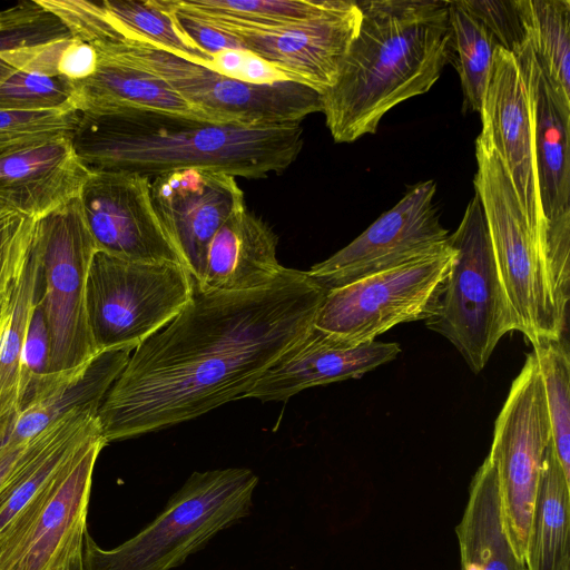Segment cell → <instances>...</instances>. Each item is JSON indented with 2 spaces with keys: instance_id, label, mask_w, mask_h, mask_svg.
Here are the masks:
<instances>
[{
  "instance_id": "obj_9",
  "label": "cell",
  "mask_w": 570,
  "mask_h": 570,
  "mask_svg": "<svg viewBox=\"0 0 570 570\" xmlns=\"http://www.w3.org/2000/svg\"><path fill=\"white\" fill-rule=\"evenodd\" d=\"M195 279L178 263H146L97 250L87 277V313L97 352L135 350L189 302Z\"/></svg>"
},
{
  "instance_id": "obj_5",
  "label": "cell",
  "mask_w": 570,
  "mask_h": 570,
  "mask_svg": "<svg viewBox=\"0 0 570 570\" xmlns=\"http://www.w3.org/2000/svg\"><path fill=\"white\" fill-rule=\"evenodd\" d=\"M475 157V194L517 331L532 345L560 340L567 331V318L554 301L546 244L531 230L501 159L480 135Z\"/></svg>"
},
{
  "instance_id": "obj_33",
  "label": "cell",
  "mask_w": 570,
  "mask_h": 570,
  "mask_svg": "<svg viewBox=\"0 0 570 570\" xmlns=\"http://www.w3.org/2000/svg\"><path fill=\"white\" fill-rule=\"evenodd\" d=\"M546 394L551 441L570 480V356L567 340H544L533 345Z\"/></svg>"
},
{
  "instance_id": "obj_42",
  "label": "cell",
  "mask_w": 570,
  "mask_h": 570,
  "mask_svg": "<svg viewBox=\"0 0 570 570\" xmlns=\"http://www.w3.org/2000/svg\"><path fill=\"white\" fill-rule=\"evenodd\" d=\"M33 438L24 441L7 440L0 445V491L24 460Z\"/></svg>"
},
{
  "instance_id": "obj_43",
  "label": "cell",
  "mask_w": 570,
  "mask_h": 570,
  "mask_svg": "<svg viewBox=\"0 0 570 570\" xmlns=\"http://www.w3.org/2000/svg\"><path fill=\"white\" fill-rule=\"evenodd\" d=\"M246 55V50H223L213 55L212 70L226 77L236 79L240 65Z\"/></svg>"
},
{
  "instance_id": "obj_2",
  "label": "cell",
  "mask_w": 570,
  "mask_h": 570,
  "mask_svg": "<svg viewBox=\"0 0 570 570\" xmlns=\"http://www.w3.org/2000/svg\"><path fill=\"white\" fill-rule=\"evenodd\" d=\"M90 171L156 176L198 168L249 179L282 173L303 147L299 124H216L167 111L120 107L80 112L70 137Z\"/></svg>"
},
{
  "instance_id": "obj_30",
  "label": "cell",
  "mask_w": 570,
  "mask_h": 570,
  "mask_svg": "<svg viewBox=\"0 0 570 570\" xmlns=\"http://www.w3.org/2000/svg\"><path fill=\"white\" fill-rule=\"evenodd\" d=\"M518 6L543 73L570 99V1L518 0Z\"/></svg>"
},
{
  "instance_id": "obj_27",
  "label": "cell",
  "mask_w": 570,
  "mask_h": 570,
  "mask_svg": "<svg viewBox=\"0 0 570 570\" xmlns=\"http://www.w3.org/2000/svg\"><path fill=\"white\" fill-rule=\"evenodd\" d=\"M570 480L552 441L542 463L524 551L527 570H570Z\"/></svg>"
},
{
  "instance_id": "obj_13",
  "label": "cell",
  "mask_w": 570,
  "mask_h": 570,
  "mask_svg": "<svg viewBox=\"0 0 570 570\" xmlns=\"http://www.w3.org/2000/svg\"><path fill=\"white\" fill-rule=\"evenodd\" d=\"M361 22L357 1L332 0L322 13L275 27L206 23L236 38L249 51L292 81L318 92L331 88Z\"/></svg>"
},
{
  "instance_id": "obj_28",
  "label": "cell",
  "mask_w": 570,
  "mask_h": 570,
  "mask_svg": "<svg viewBox=\"0 0 570 570\" xmlns=\"http://www.w3.org/2000/svg\"><path fill=\"white\" fill-rule=\"evenodd\" d=\"M39 262L32 243L26 264L0 309V445L20 412L21 356L39 293Z\"/></svg>"
},
{
  "instance_id": "obj_14",
  "label": "cell",
  "mask_w": 570,
  "mask_h": 570,
  "mask_svg": "<svg viewBox=\"0 0 570 570\" xmlns=\"http://www.w3.org/2000/svg\"><path fill=\"white\" fill-rule=\"evenodd\" d=\"M151 179L126 171H90L79 194L82 216L96 248L146 263L181 258L153 203Z\"/></svg>"
},
{
  "instance_id": "obj_41",
  "label": "cell",
  "mask_w": 570,
  "mask_h": 570,
  "mask_svg": "<svg viewBox=\"0 0 570 570\" xmlns=\"http://www.w3.org/2000/svg\"><path fill=\"white\" fill-rule=\"evenodd\" d=\"M236 79L256 85L292 81L284 72L249 51H246Z\"/></svg>"
},
{
  "instance_id": "obj_21",
  "label": "cell",
  "mask_w": 570,
  "mask_h": 570,
  "mask_svg": "<svg viewBox=\"0 0 570 570\" xmlns=\"http://www.w3.org/2000/svg\"><path fill=\"white\" fill-rule=\"evenodd\" d=\"M90 170L68 137L0 158V207L35 219L79 197Z\"/></svg>"
},
{
  "instance_id": "obj_44",
  "label": "cell",
  "mask_w": 570,
  "mask_h": 570,
  "mask_svg": "<svg viewBox=\"0 0 570 570\" xmlns=\"http://www.w3.org/2000/svg\"><path fill=\"white\" fill-rule=\"evenodd\" d=\"M16 69L8 65L6 61L0 59V82L4 80Z\"/></svg>"
},
{
  "instance_id": "obj_45",
  "label": "cell",
  "mask_w": 570,
  "mask_h": 570,
  "mask_svg": "<svg viewBox=\"0 0 570 570\" xmlns=\"http://www.w3.org/2000/svg\"><path fill=\"white\" fill-rule=\"evenodd\" d=\"M68 570H83L82 554L73 561V563L70 566Z\"/></svg>"
},
{
  "instance_id": "obj_34",
  "label": "cell",
  "mask_w": 570,
  "mask_h": 570,
  "mask_svg": "<svg viewBox=\"0 0 570 570\" xmlns=\"http://www.w3.org/2000/svg\"><path fill=\"white\" fill-rule=\"evenodd\" d=\"M75 109L16 111L0 109V158L58 138H70L79 120Z\"/></svg>"
},
{
  "instance_id": "obj_23",
  "label": "cell",
  "mask_w": 570,
  "mask_h": 570,
  "mask_svg": "<svg viewBox=\"0 0 570 570\" xmlns=\"http://www.w3.org/2000/svg\"><path fill=\"white\" fill-rule=\"evenodd\" d=\"M131 352L129 348L100 351L80 366L49 373L35 396L20 410L7 440L33 438L78 409L98 412Z\"/></svg>"
},
{
  "instance_id": "obj_12",
  "label": "cell",
  "mask_w": 570,
  "mask_h": 570,
  "mask_svg": "<svg viewBox=\"0 0 570 570\" xmlns=\"http://www.w3.org/2000/svg\"><path fill=\"white\" fill-rule=\"evenodd\" d=\"M435 190L434 180L411 187L348 245L313 265L307 276L327 293L445 248L449 235L433 204Z\"/></svg>"
},
{
  "instance_id": "obj_37",
  "label": "cell",
  "mask_w": 570,
  "mask_h": 570,
  "mask_svg": "<svg viewBox=\"0 0 570 570\" xmlns=\"http://www.w3.org/2000/svg\"><path fill=\"white\" fill-rule=\"evenodd\" d=\"M460 1L489 30L501 48L513 53L529 40L518 0Z\"/></svg>"
},
{
  "instance_id": "obj_24",
  "label": "cell",
  "mask_w": 570,
  "mask_h": 570,
  "mask_svg": "<svg viewBox=\"0 0 570 570\" xmlns=\"http://www.w3.org/2000/svg\"><path fill=\"white\" fill-rule=\"evenodd\" d=\"M455 533L461 570H527L507 533L498 475L489 456L471 480Z\"/></svg>"
},
{
  "instance_id": "obj_26",
  "label": "cell",
  "mask_w": 570,
  "mask_h": 570,
  "mask_svg": "<svg viewBox=\"0 0 570 570\" xmlns=\"http://www.w3.org/2000/svg\"><path fill=\"white\" fill-rule=\"evenodd\" d=\"M73 37L39 0L0 11V59L16 70L56 77Z\"/></svg>"
},
{
  "instance_id": "obj_31",
  "label": "cell",
  "mask_w": 570,
  "mask_h": 570,
  "mask_svg": "<svg viewBox=\"0 0 570 570\" xmlns=\"http://www.w3.org/2000/svg\"><path fill=\"white\" fill-rule=\"evenodd\" d=\"M175 10L206 23L275 27L324 12L332 0H166Z\"/></svg>"
},
{
  "instance_id": "obj_15",
  "label": "cell",
  "mask_w": 570,
  "mask_h": 570,
  "mask_svg": "<svg viewBox=\"0 0 570 570\" xmlns=\"http://www.w3.org/2000/svg\"><path fill=\"white\" fill-rule=\"evenodd\" d=\"M106 444L97 434L80 448L29 528L0 556V570H68L82 554L92 473Z\"/></svg>"
},
{
  "instance_id": "obj_6",
  "label": "cell",
  "mask_w": 570,
  "mask_h": 570,
  "mask_svg": "<svg viewBox=\"0 0 570 570\" xmlns=\"http://www.w3.org/2000/svg\"><path fill=\"white\" fill-rule=\"evenodd\" d=\"M90 46L99 56L158 76L216 124L295 125L322 110V94L299 82L248 83L138 40L117 39Z\"/></svg>"
},
{
  "instance_id": "obj_20",
  "label": "cell",
  "mask_w": 570,
  "mask_h": 570,
  "mask_svg": "<svg viewBox=\"0 0 570 570\" xmlns=\"http://www.w3.org/2000/svg\"><path fill=\"white\" fill-rule=\"evenodd\" d=\"M513 56L529 97L539 197L547 223L570 213V99L546 77L530 40Z\"/></svg>"
},
{
  "instance_id": "obj_4",
  "label": "cell",
  "mask_w": 570,
  "mask_h": 570,
  "mask_svg": "<svg viewBox=\"0 0 570 570\" xmlns=\"http://www.w3.org/2000/svg\"><path fill=\"white\" fill-rule=\"evenodd\" d=\"M257 484L247 468L195 471L150 523L119 546L104 549L87 531L83 570H173L250 513Z\"/></svg>"
},
{
  "instance_id": "obj_18",
  "label": "cell",
  "mask_w": 570,
  "mask_h": 570,
  "mask_svg": "<svg viewBox=\"0 0 570 570\" xmlns=\"http://www.w3.org/2000/svg\"><path fill=\"white\" fill-rule=\"evenodd\" d=\"M97 434H101L98 412L78 409L35 435L24 460L0 491V556L29 528L59 474Z\"/></svg>"
},
{
  "instance_id": "obj_39",
  "label": "cell",
  "mask_w": 570,
  "mask_h": 570,
  "mask_svg": "<svg viewBox=\"0 0 570 570\" xmlns=\"http://www.w3.org/2000/svg\"><path fill=\"white\" fill-rule=\"evenodd\" d=\"M163 2L171 11L181 33L206 53L213 56L223 50H244L236 38L173 9L166 0Z\"/></svg>"
},
{
  "instance_id": "obj_1",
  "label": "cell",
  "mask_w": 570,
  "mask_h": 570,
  "mask_svg": "<svg viewBox=\"0 0 570 570\" xmlns=\"http://www.w3.org/2000/svg\"><path fill=\"white\" fill-rule=\"evenodd\" d=\"M326 291L286 268L272 284L206 292L134 350L99 411L106 443L203 415L244 395L314 324Z\"/></svg>"
},
{
  "instance_id": "obj_3",
  "label": "cell",
  "mask_w": 570,
  "mask_h": 570,
  "mask_svg": "<svg viewBox=\"0 0 570 570\" xmlns=\"http://www.w3.org/2000/svg\"><path fill=\"white\" fill-rule=\"evenodd\" d=\"M361 22L322 112L336 142L374 134L393 107L428 92L452 57L449 1L357 2Z\"/></svg>"
},
{
  "instance_id": "obj_7",
  "label": "cell",
  "mask_w": 570,
  "mask_h": 570,
  "mask_svg": "<svg viewBox=\"0 0 570 570\" xmlns=\"http://www.w3.org/2000/svg\"><path fill=\"white\" fill-rule=\"evenodd\" d=\"M449 243L454 259L438 311L426 326L444 336L472 372L479 373L500 340L517 331V324L476 194Z\"/></svg>"
},
{
  "instance_id": "obj_29",
  "label": "cell",
  "mask_w": 570,
  "mask_h": 570,
  "mask_svg": "<svg viewBox=\"0 0 570 570\" xmlns=\"http://www.w3.org/2000/svg\"><path fill=\"white\" fill-rule=\"evenodd\" d=\"M100 6L118 39L144 41L212 69L213 56L181 33L163 0H104Z\"/></svg>"
},
{
  "instance_id": "obj_36",
  "label": "cell",
  "mask_w": 570,
  "mask_h": 570,
  "mask_svg": "<svg viewBox=\"0 0 570 570\" xmlns=\"http://www.w3.org/2000/svg\"><path fill=\"white\" fill-rule=\"evenodd\" d=\"M36 220L26 214L0 207V309L26 264Z\"/></svg>"
},
{
  "instance_id": "obj_11",
  "label": "cell",
  "mask_w": 570,
  "mask_h": 570,
  "mask_svg": "<svg viewBox=\"0 0 570 570\" xmlns=\"http://www.w3.org/2000/svg\"><path fill=\"white\" fill-rule=\"evenodd\" d=\"M550 443L543 381L532 351L497 417L488 455L498 475L504 527L521 559L524 558L539 476Z\"/></svg>"
},
{
  "instance_id": "obj_40",
  "label": "cell",
  "mask_w": 570,
  "mask_h": 570,
  "mask_svg": "<svg viewBox=\"0 0 570 570\" xmlns=\"http://www.w3.org/2000/svg\"><path fill=\"white\" fill-rule=\"evenodd\" d=\"M98 65L96 50L88 43L73 37L59 67V75L72 81L91 76Z\"/></svg>"
},
{
  "instance_id": "obj_35",
  "label": "cell",
  "mask_w": 570,
  "mask_h": 570,
  "mask_svg": "<svg viewBox=\"0 0 570 570\" xmlns=\"http://www.w3.org/2000/svg\"><path fill=\"white\" fill-rule=\"evenodd\" d=\"M73 83L62 76L14 70L0 82V109L52 111L72 108Z\"/></svg>"
},
{
  "instance_id": "obj_38",
  "label": "cell",
  "mask_w": 570,
  "mask_h": 570,
  "mask_svg": "<svg viewBox=\"0 0 570 570\" xmlns=\"http://www.w3.org/2000/svg\"><path fill=\"white\" fill-rule=\"evenodd\" d=\"M49 337L41 308L36 306L24 342L20 368V410L38 392L48 373Z\"/></svg>"
},
{
  "instance_id": "obj_19",
  "label": "cell",
  "mask_w": 570,
  "mask_h": 570,
  "mask_svg": "<svg viewBox=\"0 0 570 570\" xmlns=\"http://www.w3.org/2000/svg\"><path fill=\"white\" fill-rule=\"evenodd\" d=\"M400 352L397 343L344 344L313 324L264 372L244 397L287 401L309 387L358 379L393 361Z\"/></svg>"
},
{
  "instance_id": "obj_16",
  "label": "cell",
  "mask_w": 570,
  "mask_h": 570,
  "mask_svg": "<svg viewBox=\"0 0 570 570\" xmlns=\"http://www.w3.org/2000/svg\"><path fill=\"white\" fill-rule=\"evenodd\" d=\"M481 121L480 136L498 154L531 230L546 244L529 97L515 57L500 46L494 50Z\"/></svg>"
},
{
  "instance_id": "obj_8",
  "label": "cell",
  "mask_w": 570,
  "mask_h": 570,
  "mask_svg": "<svg viewBox=\"0 0 570 570\" xmlns=\"http://www.w3.org/2000/svg\"><path fill=\"white\" fill-rule=\"evenodd\" d=\"M32 246L39 262V293L49 337L48 373L75 368L98 352L87 313V277L95 242L79 198L36 220Z\"/></svg>"
},
{
  "instance_id": "obj_22",
  "label": "cell",
  "mask_w": 570,
  "mask_h": 570,
  "mask_svg": "<svg viewBox=\"0 0 570 570\" xmlns=\"http://www.w3.org/2000/svg\"><path fill=\"white\" fill-rule=\"evenodd\" d=\"M278 237L258 216L233 214L207 245L196 286L206 292H240L267 286L286 269L276 258Z\"/></svg>"
},
{
  "instance_id": "obj_10",
  "label": "cell",
  "mask_w": 570,
  "mask_h": 570,
  "mask_svg": "<svg viewBox=\"0 0 570 570\" xmlns=\"http://www.w3.org/2000/svg\"><path fill=\"white\" fill-rule=\"evenodd\" d=\"M454 255L449 243L438 253L328 291L314 326L358 345L399 324L428 321L438 311Z\"/></svg>"
},
{
  "instance_id": "obj_17",
  "label": "cell",
  "mask_w": 570,
  "mask_h": 570,
  "mask_svg": "<svg viewBox=\"0 0 570 570\" xmlns=\"http://www.w3.org/2000/svg\"><path fill=\"white\" fill-rule=\"evenodd\" d=\"M150 191L170 240L196 281L213 236L246 207L243 190L232 175L187 168L154 177Z\"/></svg>"
},
{
  "instance_id": "obj_25",
  "label": "cell",
  "mask_w": 570,
  "mask_h": 570,
  "mask_svg": "<svg viewBox=\"0 0 570 570\" xmlns=\"http://www.w3.org/2000/svg\"><path fill=\"white\" fill-rule=\"evenodd\" d=\"M97 56L95 72L82 80L72 81L75 110L90 112L132 107L212 121L158 76L116 59Z\"/></svg>"
},
{
  "instance_id": "obj_32",
  "label": "cell",
  "mask_w": 570,
  "mask_h": 570,
  "mask_svg": "<svg viewBox=\"0 0 570 570\" xmlns=\"http://www.w3.org/2000/svg\"><path fill=\"white\" fill-rule=\"evenodd\" d=\"M452 47L455 67L461 79L464 105L482 114L493 55L499 46L489 30L461 3L449 1Z\"/></svg>"
}]
</instances>
